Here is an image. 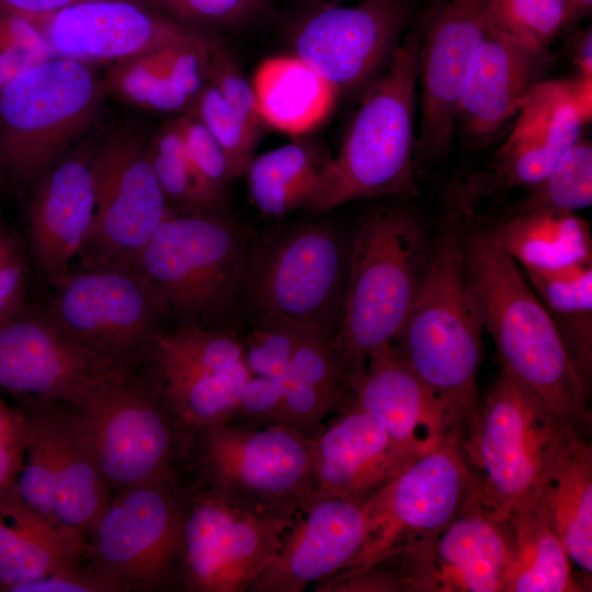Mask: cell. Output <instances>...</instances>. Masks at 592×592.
Wrapping results in <instances>:
<instances>
[{
	"label": "cell",
	"instance_id": "obj_42",
	"mask_svg": "<svg viewBox=\"0 0 592 592\" xmlns=\"http://www.w3.org/2000/svg\"><path fill=\"white\" fill-rule=\"evenodd\" d=\"M309 331L276 319H259L242 338L248 367L252 375L280 382L287 373L293 353Z\"/></svg>",
	"mask_w": 592,
	"mask_h": 592
},
{
	"label": "cell",
	"instance_id": "obj_31",
	"mask_svg": "<svg viewBox=\"0 0 592 592\" xmlns=\"http://www.w3.org/2000/svg\"><path fill=\"white\" fill-rule=\"evenodd\" d=\"M11 523L0 520V581L12 587L79 566L87 542L79 530L47 519L22 499Z\"/></svg>",
	"mask_w": 592,
	"mask_h": 592
},
{
	"label": "cell",
	"instance_id": "obj_48",
	"mask_svg": "<svg viewBox=\"0 0 592 592\" xmlns=\"http://www.w3.org/2000/svg\"><path fill=\"white\" fill-rule=\"evenodd\" d=\"M24 287L21 252L12 238L0 231V325L19 312Z\"/></svg>",
	"mask_w": 592,
	"mask_h": 592
},
{
	"label": "cell",
	"instance_id": "obj_8",
	"mask_svg": "<svg viewBox=\"0 0 592 592\" xmlns=\"http://www.w3.org/2000/svg\"><path fill=\"white\" fill-rule=\"evenodd\" d=\"M345 236L328 223L306 224L248 254L242 289L259 319H276L334 338L349 265Z\"/></svg>",
	"mask_w": 592,
	"mask_h": 592
},
{
	"label": "cell",
	"instance_id": "obj_45",
	"mask_svg": "<svg viewBox=\"0 0 592 592\" xmlns=\"http://www.w3.org/2000/svg\"><path fill=\"white\" fill-rule=\"evenodd\" d=\"M167 16L197 29L236 30L259 18L269 0H152Z\"/></svg>",
	"mask_w": 592,
	"mask_h": 592
},
{
	"label": "cell",
	"instance_id": "obj_34",
	"mask_svg": "<svg viewBox=\"0 0 592 592\" xmlns=\"http://www.w3.org/2000/svg\"><path fill=\"white\" fill-rule=\"evenodd\" d=\"M521 270L549 314L571 362L590 390L592 260L555 269L521 267Z\"/></svg>",
	"mask_w": 592,
	"mask_h": 592
},
{
	"label": "cell",
	"instance_id": "obj_4",
	"mask_svg": "<svg viewBox=\"0 0 592 592\" xmlns=\"http://www.w3.org/2000/svg\"><path fill=\"white\" fill-rule=\"evenodd\" d=\"M419 36L408 33L384 76L364 95L312 210L382 196H415V101Z\"/></svg>",
	"mask_w": 592,
	"mask_h": 592
},
{
	"label": "cell",
	"instance_id": "obj_32",
	"mask_svg": "<svg viewBox=\"0 0 592 592\" xmlns=\"http://www.w3.org/2000/svg\"><path fill=\"white\" fill-rule=\"evenodd\" d=\"M486 230L521 267L555 269L592 260L590 226L574 212L503 216Z\"/></svg>",
	"mask_w": 592,
	"mask_h": 592
},
{
	"label": "cell",
	"instance_id": "obj_39",
	"mask_svg": "<svg viewBox=\"0 0 592 592\" xmlns=\"http://www.w3.org/2000/svg\"><path fill=\"white\" fill-rule=\"evenodd\" d=\"M147 152L168 203L189 212L218 208L191 163L178 119L158 132Z\"/></svg>",
	"mask_w": 592,
	"mask_h": 592
},
{
	"label": "cell",
	"instance_id": "obj_12",
	"mask_svg": "<svg viewBox=\"0 0 592 592\" xmlns=\"http://www.w3.org/2000/svg\"><path fill=\"white\" fill-rule=\"evenodd\" d=\"M189 498L175 485L121 490L90 532V568L117 591H148L181 570Z\"/></svg>",
	"mask_w": 592,
	"mask_h": 592
},
{
	"label": "cell",
	"instance_id": "obj_22",
	"mask_svg": "<svg viewBox=\"0 0 592 592\" xmlns=\"http://www.w3.org/2000/svg\"><path fill=\"white\" fill-rule=\"evenodd\" d=\"M365 502L316 494L293 519L283 544L252 592H301L346 569L368 533Z\"/></svg>",
	"mask_w": 592,
	"mask_h": 592
},
{
	"label": "cell",
	"instance_id": "obj_37",
	"mask_svg": "<svg viewBox=\"0 0 592 592\" xmlns=\"http://www.w3.org/2000/svg\"><path fill=\"white\" fill-rule=\"evenodd\" d=\"M515 202L504 216L538 210L577 212L592 204V145L579 141L555 169Z\"/></svg>",
	"mask_w": 592,
	"mask_h": 592
},
{
	"label": "cell",
	"instance_id": "obj_19",
	"mask_svg": "<svg viewBox=\"0 0 592 592\" xmlns=\"http://www.w3.org/2000/svg\"><path fill=\"white\" fill-rule=\"evenodd\" d=\"M406 16L407 11L398 0L321 7L297 26L293 36L295 55L337 93L351 92L390 59Z\"/></svg>",
	"mask_w": 592,
	"mask_h": 592
},
{
	"label": "cell",
	"instance_id": "obj_51",
	"mask_svg": "<svg viewBox=\"0 0 592 592\" xmlns=\"http://www.w3.org/2000/svg\"><path fill=\"white\" fill-rule=\"evenodd\" d=\"M573 61L578 68V76L592 78V32L585 29L574 39Z\"/></svg>",
	"mask_w": 592,
	"mask_h": 592
},
{
	"label": "cell",
	"instance_id": "obj_16",
	"mask_svg": "<svg viewBox=\"0 0 592 592\" xmlns=\"http://www.w3.org/2000/svg\"><path fill=\"white\" fill-rule=\"evenodd\" d=\"M491 0H439L419 38L421 121L415 170L448 152L457 104L473 57L486 33Z\"/></svg>",
	"mask_w": 592,
	"mask_h": 592
},
{
	"label": "cell",
	"instance_id": "obj_23",
	"mask_svg": "<svg viewBox=\"0 0 592 592\" xmlns=\"http://www.w3.org/2000/svg\"><path fill=\"white\" fill-rule=\"evenodd\" d=\"M32 22L45 34L55 56L80 61H119L203 31L133 0H90Z\"/></svg>",
	"mask_w": 592,
	"mask_h": 592
},
{
	"label": "cell",
	"instance_id": "obj_27",
	"mask_svg": "<svg viewBox=\"0 0 592 592\" xmlns=\"http://www.w3.org/2000/svg\"><path fill=\"white\" fill-rule=\"evenodd\" d=\"M39 178L29 208L31 247L45 275L57 278L89 238L94 213L92 168L70 158Z\"/></svg>",
	"mask_w": 592,
	"mask_h": 592
},
{
	"label": "cell",
	"instance_id": "obj_30",
	"mask_svg": "<svg viewBox=\"0 0 592 592\" xmlns=\"http://www.w3.org/2000/svg\"><path fill=\"white\" fill-rule=\"evenodd\" d=\"M251 84L263 123L291 136L319 126L329 116L338 94L296 55L263 60Z\"/></svg>",
	"mask_w": 592,
	"mask_h": 592
},
{
	"label": "cell",
	"instance_id": "obj_38",
	"mask_svg": "<svg viewBox=\"0 0 592 592\" xmlns=\"http://www.w3.org/2000/svg\"><path fill=\"white\" fill-rule=\"evenodd\" d=\"M333 339L307 331L293 353L287 373L278 383L287 380L314 390L339 412L353 402L354 390Z\"/></svg>",
	"mask_w": 592,
	"mask_h": 592
},
{
	"label": "cell",
	"instance_id": "obj_28",
	"mask_svg": "<svg viewBox=\"0 0 592 592\" xmlns=\"http://www.w3.org/2000/svg\"><path fill=\"white\" fill-rule=\"evenodd\" d=\"M559 536L579 591L591 588L592 447L589 433L566 428L534 503Z\"/></svg>",
	"mask_w": 592,
	"mask_h": 592
},
{
	"label": "cell",
	"instance_id": "obj_35",
	"mask_svg": "<svg viewBox=\"0 0 592 592\" xmlns=\"http://www.w3.org/2000/svg\"><path fill=\"white\" fill-rule=\"evenodd\" d=\"M511 562L504 592L579 591L566 549L535 505L508 517Z\"/></svg>",
	"mask_w": 592,
	"mask_h": 592
},
{
	"label": "cell",
	"instance_id": "obj_20",
	"mask_svg": "<svg viewBox=\"0 0 592 592\" xmlns=\"http://www.w3.org/2000/svg\"><path fill=\"white\" fill-rule=\"evenodd\" d=\"M511 550L508 517L491 511L478 490L434 539L403 554L406 591L504 592Z\"/></svg>",
	"mask_w": 592,
	"mask_h": 592
},
{
	"label": "cell",
	"instance_id": "obj_1",
	"mask_svg": "<svg viewBox=\"0 0 592 592\" xmlns=\"http://www.w3.org/2000/svg\"><path fill=\"white\" fill-rule=\"evenodd\" d=\"M464 263L482 328L501 366L565 426L590 433V390L520 265L467 215Z\"/></svg>",
	"mask_w": 592,
	"mask_h": 592
},
{
	"label": "cell",
	"instance_id": "obj_2",
	"mask_svg": "<svg viewBox=\"0 0 592 592\" xmlns=\"http://www.w3.org/2000/svg\"><path fill=\"white\" fill-rule=\"evenodd\" d=\"M467 213L444 198L428 272L392 345L439 402L451 433H462L478 411L477 376L482 325L464 263Z\"/></svg>",
	"mask_w": 592,
	"mask_h": 592
},
{
	"label": "cell",
	"instance_id": "obj_36",
	"mask_svg": "<svg viewBox=\"0 0 592 592\" xmlns=\"http://www.w3.org/2000/svg\"><path fill=\"white\" fill-rule=\"evenodd\" d=\"M174 44L116 61L109 70L103 87L146 110L164 113L189 111L193 101L178 87L172 75L170 49Z\"/></svg>",
	"mask_w": 592,
	"mask_h": 592
},
{
	"label": "cell",
	"instance_id": "obj_5",
	"mask_svg": "<svg viewBox=\"0 0 592 592\" xmlns=\"http://www.w3.org/2000/svg\"><path fill=\"white\" fill-rule=\"evenodd\" d=\"M311 437L284 424L228 420L195 433L189 451L204 489L249 513L292 520L317 494Z\"/></svg>",
	"mask_w": 592,
	"mask_h": 592
},
{
	"label": "cell",
	"instance_id": "obj_3",
	"mask_svg": "<svg viewBox=\"0 0 592 592\" xmlns=\"http://www.w3.org/2000/svg\"><path fill=\"white\" fill-rule=\"evenodd\" d=\"M431 242L418 217L398 207L367 214L349 246L344 305L334 343L353 389L368 356L392 343L424 282Z\"/></svg>",
	"mask_w": 592,
	"mask_h": 592
},
{
	"label": "cell",
	"instance_id": "obj_43",
	"mask_svg": "<svg viewBox=\"0 0 592 592\" xmlns=\"http://www.w3.org/2000/svg\"><path fill=\"white\" fill-rule=\"evenodd\" d=\"M54 56L35 23L0 8V92L20 73Z\"/></svg>",
	"mask_w": 592,
	"mask_h": 592
},
{
	"label": "cell",
	"instance_id": "obj_50",
	"mask_svg": "<svg viewBox=\"0 0 592 592\" xmlns=\"http://www.w3.org/2000/svg\"><path fill=\"white\" fill-rule=\"evenodd\" d=\"M90 0H0V8L34 21Z\"/></svg>",
	"mask_w": 592,
	"mask_h": 592
},
{
	"label": "cell",
	"instance_id": "obj_14",
	"mask_svg": "<svg viewBox=\"0 0 592 592\" xmlns=\"http://www.w3.org/2000/svg\"><path fill=\"white\" fill-rule=\"evenodd\" d=\"M293 522L240 510L203 489L187 500L181 574L196 592H246L276 557Z\"/></svg>",
	"mask_w": 592,
	"mask_h": 592
},
{
	"label": "cell",
	"instance_id": "obj_29",
	"mask_svg": "<svg viewBox=\"0 0 592 592\" xmlns=\"http://www.w3.org/2000/svg\"><path fill=\"white\" fill-rule=\"evenodd\" d=\"M39 417L49 445L53 519L90 533L111 500L110 488L73 410L47 409Z\"/></svg>",
	"mask_w": 592,
	"mask_h": 592
},
{
	"label": "cell",
	"instance_id": "obj_17",
	"mask_svg": "<svg viewBox=\"0 0 592 592\" xmlns=\"http://www.w3.org/2000/svg\"><path fill=\"white\" fill-rule=\"evenodd\" d=\"M121 368L53 318L18 312L0 325V386L8 389L75 409Z\"/></svg>",
	"mask_w": 592,
	"mask_h": 592
},
{
	"label": "cell",
	"instance_id": "obj_40",
	"mask_svg": "<svg viewBox=\"0 0 592 592\" xmlns=\"http://www.w3.org/2000/svg\"><path fill=\"white\" fill-rule=\"evenodd\" d=\"M577 10L572 0H491L488 25L538 50H547Z\"/></svg>",
	"mask_w": 592,
	"mask_h": 592
},
{
	"label": "cell",
	"instance_id": "obj_47",
	"mask_svg": "<svg viewBox=\"0 0 592 592\" xmlns=\"http://www.w3.org/2000/svg\"><path fill=\"white\" fill-rule=\"evenodd\" d=\"M283 392L278 382L252 375L244 384L229 420L249 424H283Z\"/></svg>",
	"mask_w": 592,
	"mask_h": 592
},
{
	"label": "cell",
	"instance_id": "obj_33",
	"mask_svg": "<svg viewBox=\"0 0 592 592\" xmlns=\"http://www.w3.org/2000/svg\"><path fill=\"white\" fill-rule=\"evenodd\" d=\"M330 159L305 140L254 156L243 173L251 203L269 216L314 209L323 191Z\"/></svg>",
	"mask_w": 592,
	"mask_h": 592
},
{
	"label": "cell",
	"instance_id": "obj_6",
	"mask_svg": "<svg viewBox=\"0 0 592 592\" xmlns=\"http://www.w3.org/2000/svg\"><path fill=\"white\" fill-rule=\"evenodd\" d=\"M565 426L500 367L460 447L483 503L501 517L530 508Z\"/></svg>",
	"mask_w": 592,
	"mask_h": 592
},
{
	"label": "cell",
	"instance_id": "obj_21",
	"mask_svg": "<svg viewBox=\"0 0 592 592\" xmlns=\"http://www.w3.org/2000/svg\"><path fill=\"white\" fill-rule=\"evenodd\" d=\"M160 305L164 304L139 272L107 269L69 278L52 318L83 346L121 364L153 338Z\"/></svg>",
	"mask_w": 592,
	"mask_h": 592
},
{
	"label": "cell",
	"instance_id": "obj_52",
	"mask_svg": "<svg viewBox=\"0 0 592 592\" xmlns=\"http://www.w3.org/2000/svg\"><path fill=\"white\" fill-rule=\"evenodd\" d=\"M572 2L577 12L587 11L588 9L591 8V4H592V0H572Z\"/></svg>",
	"mask_w": 592,
	"mask_h": 592
},
{
	"label": "cell",
	"instance_id": "obj_11",
	"mask_svg": "<svg viewBox=\"0 0 592 592\" xmlns=\"http://www.w3.org/2000/svg\"><path fill=\"white\" fill-rule=\"evenodd\" d=\"M478 490L460 436H446L366 501L367 537L344 570L364 569L407 546L430 543Z\"/></svg>",
	"mask_w": 592,
	"mask_h": 592
},
{
	"label": "cell",
	"instance_id": "obj_25",
	"mask_svg": "<svg viewBox=\"0 0 592 592\" xmlns=\"http://www.w3.org/2000/svg\"><path fill=\"white\" fill-rule=\"evenodd\" d=\"M547 50L532 48L488 25L460 91L455 126L474 145H485L516 115L539 82Z\"/></svg>",
	"mask_w": 592,
	"mask_h": 592
},
{
	"label": "cell",
	"instance_id": "obj_13",
	"mask_svg": "<svg viewBox=\"0 0 592 592\" xmlns=\"http://www.w3.org/2000/svg\"><path fill=\"white\" fill-rule=\"evenodd\" d=\"M151 341L155 392L190 437L232 417L252 376L242 338L231 330L184 323Z\"/></svg>",
	"mask_w": 592,
	"mask_h": 592
},
{
	"label": "cell",
	"instance_id": "obj_10",
	"mask_svg": "<svg viewBox=\"0 0 592 592\" xmlns=\"http://www.w3.org/2000/svg\"><path fill=\"white\" fill-rule=\"evenodd\" d=\"M72 410L110 489L175 485L173 464L191 439L124 368Z\"/></svg>",
	"mask_w": 592,
	"mask_h": 592
},
{
	"label": "cell",
	"instance_id": "obj_49",
	"mask_svg": "<svg viewBox=\"0 0 592 592\" xmlns=\"http://www.w3.org/2000/svg\"><path fill=\"white\" fill-rule=\"evenodd\" d=\"M15 592H115L113 587L91 568L80 570L79 566L60 570L42 578L18 583Z\"/></svg>",
	"mask_w": 592,
	"mask_h": 592
},
{
	"label": "cell",
	"instance_id": "obj_41",
	"mask_svg": "<svg viewBox=\"0 0 592 592\" xmlns=\"http://www.w3.org/2000/svg\"><path fill=\"white\" fill-rule=\"evenodd\" d=\"M223 148L234 180L254 157L260 129L234 109L208 81L190 109Z\"/></svg>",
	"mask_w": 592,
	"mask_h": 592
},
{
	"label": "cell",
	"instance_id": "obj_15",
	"mask_svg": "<svg viewBox=\"0 0 592 592\" xmlns=\"http://www.w3.org/2000/svg\"><path fill=\"white\" fill-rule=\"evenodd\" d=\"M587 123L569 80L537 82L523 98L514 126L487 170L455 190L470 207L493 192L543 181L579 141Z\"/></svg>",
	"mask_w": 592,
	"mask_h": 592
},
{
	"label": "cell",
	"instance_id": "obj_46",
	"mask_svg": "<svg viewBox=\"0 0 592 592\" xmlns=\"http://www.w3.org/2000/svg\"><path fill=\"white\" fill-rule=\"evenodd\" d=\"M209 82L249 123L261 128L264 123L251 81L243 76L235 57L217 41L213 46Z\"/></svg>",
	"mask_w": 592,
	"mask_h": 592
},
{
	"label": "cell",
	"instance_id": "obj_44",
	"mask_svg": "<svg viewBox=\"0 0 592 592\" xmlns=\"http://www.w3.org/2000/svg\"><path fill=\"white\" fill-rule=\"evenodd\" d=\"M177 119L191 163L215 204L221 206L234 180L223 148L191 110Z\"/></svg>",
	"mask_w": 592,
	"mask_h": 592
},
{
	"label": "cell",
	"instance_id": "obj_26",
	"mask_svg": "<svg viewBox=\"0 0 592 592\" xmlns=\"http://www.w3.org/2000/svg\"><path fill=\"white\" fill-rule=\"evenodd\" d=\"M353 402L380 422L394 441L418 456L456 434L449 432L439 402L392 343L368 356Z\"/></svg>",
	"mask_w": 592,
	"mask_h": 592
},
{
	"label": "cell",
	"instance_id": "obj_24",
	"mask_svg": "<svg viewBox=\"0 0 592 592\" xmlns=\"http://www.w3.org/2000/svg\"><path fill=\"white\" fill-rule=\"evenodd\" d=\"M418 457L352 402L311 437L316 493L365 502Z\"/></svg>",
	"mask_w": 592,
	"mask_h": 592
},
{
	"label": "cell",
	"instance_id": "obj_9",
	"mask_svg": "<svg viewBox=\"0 0 592 592\" xmlns=\"http://www.w3.org/2000/svg\"><path fill=\"white\" fill-rule=\"evenodd\" d=\"M104 87L83 61L52 57L0 92V161L20 181L39 178L92 122Z\"/></svg>",
	"mask_w": 592,
	"mask_h": 592
},
{
	"label": "cell",
	"instance_id": "obj_7",
	"mask_svg": "<svg viewBox=\"0 0 592 592\" xmlns=\"http://www.w3.org/2000/svg\"><path fill=\"white\" fill-rule=\"evenodd\" d=\"M212 212L172 213L136 259L162 303L190 325L225 317L242 292L246 232Z\"/></svg>",
	"mask_w": 592,
	"mask_h": 592
},
{
	"label": "cell",
	"instance_id": "obj_18",
	"mask_svg": "<svg viewBox=\"0 0 592 592\" xmlns=\"http://www.w3.org/2000/svg\"><path fill=\"white\" fill-rule=\"evenodd\" d=\"M94 213L88 241L112 261H136L173 213L147 150L126 135L111 137L91 166Z\"/></svg>",
	"mask_w": 592,
	"mask_h": 592
}]
</instances>
